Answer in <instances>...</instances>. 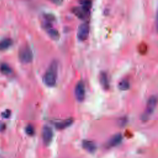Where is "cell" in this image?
<instances>
[{
	"label": "cell",
	"mask_w": 158,
	"mask_h": 158,
	"mask_svg": "<svg viewBox=\"0 0 158 158\" xmlns=\"http://www.w3.org/2000/svg\"><path fill=\"white\" fill-rule=\"evenodd\" d=\"M122 141V135L121 133H117L114 135L109 141V147H115L118 145Z\"/></svg>",
	"instance_id": "9c48e42d"
},
{
	"label": "cell",
	"mask_w": 158,
	"mask_h": 158,
	"mask_svg": "<svg viewBox=\"0 0 158 158\" xmlns=\"http://www.w3.org/2000/svg\"><path fill=\"white\" fill-rule=\"evenodd\" d=\"M42 138L43 143L46 146L51 143L53 138V131L50 127L47 125L44 126L42 131Z\"/></svg>",
	"instance_id": "5b68a950"
},
{
	"label": "cell",
	"mask_w": 158,
	"mask_h": 158,
	"mask_svg": "<svg viewBox=\"0 0 158 158\" xmlns=\"http://www.w3.org/2000/svg\"><path fill=\"white\" fill-rule=\"evenodd\" d=\"M51 1L52 2H53L54 3H55L56 4H58V5L62 4V2H63V0H51Z\"/></svg>",
	"instance_id": "ffe728a7"
},
{
	"label": "cell",
	"mask_w": 158,
	"mask_h": 158,
	"mask_svg": "<svg viewBox=\"0 0 158 158\" xmlns=\"http://www.w3.org/2000/svg\"><path fill=\"white\" fill-rule=\"evenodd\" d=\"M99 81L102 88L107 90L109 88V82L107 75L106 72H102L99 75Z\"/></svg>",
	"instance_id": "8fae6325"
},
{
	"label": "cell",
	"mask_w": 158,
	"mask_h": 158,
	"mask_svg": "<svg viewBox=\"0 0 158 158\" xmlns=\"http://www.w3.org/2000/svg\"><path fill=\"white\" fill-rule=\"evenodd\" d=\"M13 43L10 38H4L0 41V50H6L10 48Z\"/></svg>",
	"instance_id": "4fadbf2b"
},
{
	"label": "cell",
	"mask_w": 158,
	"mask_h": 158,
	"mask_svg": "<svg viewBox=\"0 0 158 158\" xmlns=\"http://www.w3.org/2000/svg\"><path fill=\"white\" fill-rule=\"evenodd\" d=\"M44 28L47 31V33L50 36L51 38L54 40H57L59 38V33L58 31L54 28H53L51 26V24L49 22L46 23L44 25Z\"/></svg>",
	"instance_id": "ba28073f"
},
{
	"label": "cell",
	"mask_w": 158,
	"mask_h": 158,
	"mask_svg": "<svg viewBox=\"0 0 158 158\" xmlns=\"http://www.w3.org/2000/svg\"><path fill=\"white\" fill-rule=\"evenodd\" d=\"M2 115L4 118H8L10 115V111L9 110H6L2 114Z\"/></svg>",
	"instance_id": "d6986e66"
},
{
	"label": "cell",
	"mask_w": 158,
	"mask_h": 158,
	"mask_svg": "<svg viewBox=\"0 0 158 158\" xmlns=\"http://www.w3.org/2000/svg\"><path fill=\"white\" fill-rule=\"evenodd\" d=\"M83 148L89 152H94L96 149V144L89 140H83L82 142Z\"/></svg>",
	"instance_id": "30bf717a"
},
{
	"label": "cell",
	"mask_w": 158,
	"mask_h": 158,
	"mask_svg": "<svg viewBox=\"0 0 158 158\" xmlns=\"http://www.w3.org/2000/svg\"><path fill=\"white\" fill-rule=\"evenodd\" d=\"M157 105V98L155 96H151L147 102L145 112L142 115V120L144 121L148 120L151 115L154 112Z\"/></svg>",
	"instance_id": "7a4b0ae2"
},
{
	"label": "cell",
	"mask_w": 158,
	"mask_h": 158,
	"mask_svg": "<svg viewBox=\"0 0 158 158\" xmlns=\"http://www.w3.org/2000/svg\"><path fill=\"white\" fill-rule=\"evenodd\" d=\"M79 3L81 7L88 10L90 9L92 5V2L91 0H79Z\"/></svg>",
	"instance_id": "2e32d148"
},
{
	"label": "cell",
	"mask_w": 158,
	"mask_h": 158,
	"mask_svg": "<svg viewBox=\"0 0 158 158\" xmlns=\"http://www.w3.org/2000/svg\"><path fill=\"white\" fill-rule=\"evenodd\" d=\"M0 72L4 75H9L12 73V69L6 63H2L0 65Z\"/></svg>",
	"instance_id": "5bb4252c"
},
{
	"label": "cell",
	"mask_w": 158,
	"mask_h": 158,
	"mask_svg": "<svg viewBox=\"0 0 158 158\" xmlns=\"http://www.w3.org/2000/svg\"><path fill=\"white\" fill-rule=\"evenodd\" d=\"M118 87L121 91L128 90L130 88V83L127 79H123L118 83Z\"/></svg>",
	"instance_id": "9a60e30c"
},
{
	"label": "cell",
	"mask_w": 158,
	"mask_h": 158,
	"mask_svg": "<svg viewBox=\"0 0 158 158\" xmlns=\"http://www.w3.org/2000/svg\"><path fill=\"white\" fill-rule=\"evenodd\" d=\"M72 123H73V119L68 118L65 120L55 122L54 125L57 128L62 130V129H64V128L69 127L70 125L72 124Z\"/></svg>",
	"instance_id": "7c38bea8"
},
{
	"label": "cell",
	"mask_w": 158,
	"mask_h": 158,
	"mask_svg": "<svg viewBox=\"0 0 158 158\" xmlns=\"http://www.w3.org/2000/svg\"><path fill=\"white\" fill-rule=\"evenodd\" d=\"M19 60L24 64H28L33 60V52L28 46L22 47L19 52Z\"/></svg>",
	"instance_id": "3957f363"
},
{
	"label": "cell",
	"mask_w": 158,
	"mask_h": 158,
	"mask_svg": "<svg viewBox=\"0 0 158 158\" xmlns=\"http://www.w3.org/2000/svg\"><path fill=\"white\" fill-rule=\"evenodd\" d=\"M25 132L29 136H32L35 133L34 127L31 125H28L25 128Z\"/></svg>",
	"instance_id": "e0dca14e"
},
{
	"label": "cell",
	"mask_w": 158,
	"mask_h": 158,
	"mask_svg": "<svg viewBox=\"0 0 158 158\" xmlns=\"http://www.w3.org/2000/svg\"><path fill=\"white\" fill-rule=\"evenodd\" d=\"M89 33V27L87 22L81 23L78 28L77 37L80 41H84L87 40Z\"/></svg>",
	"instance_id": "277c9868"
},
{
	"label": "cell",
	"mask_w": 158,
	"mask_h": 158,
	"mask_svg": "<svg viewBox=\"0 0 158 158\" xmlns=\"http://www.w3.org/2000/svg\"><path fill=\"white\" fill-rule=\"evenodd\" d=\"M44 17H45L46 19L47 20L49 21V22H51V21H54V19H55L54 16L53 15H52V14H45Z\"/></svg>",
	"instance_id": "ac0fdd59"
},
{
	"label": "cell",
	"mask_w": 158,
	"mask_h": 158,
	"mask_svg": "<svg viewBox=\"0 0 158 158\" xmlns=\"http://www.w3.org/2000/svg\"><path fill=\"white\" fill-rule=\"evenodd\" d=\"M89 10H88L81 6L80 7H75L72 9L73 13L80 19H85L89 14Z\"/></svg>",
	"instance_id": "52a82bcc"
},
{
	"label": "cell",
	"mask_w": 158,
	"mask_h": 158,
	"mask_svg": "<svg viewBox=\"0 0 158 158\" xmlns=\"http://www.w3.org/2000/svg\"><path fill=\"white\" fill-rule=\"evenodd\" d=\"M57 70L58 62L57 60H54L49 65L43 77V81L46 86L52 87L56 85L57 77Z\"/></svg>",
	"instance_id": "6da1fadb"
},
{
	"label": "cell",
	"mask_w": 158,
	"mask_h": 158,
	"mask_svg": "<svg viewBox=\"0 0 158 158\" xmlns=\"http://www.w3.org/2000/svg\"><path fill=\"white\" fill-rule=\"evenodd\" d=\"M75 95L79 102L84 100L85 96V88L83 81H78L75 88Z\"/></svg>",
	"instance_id": "8992f818"
}]
</instances>
